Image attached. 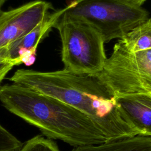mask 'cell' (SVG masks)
I'll list each match as a JSON object with an SVG mask.
<instances>
[{
  "label": "cell",
  "mask_w": 151,
  "mask_h": 151,
  "mask_svg": "<svg viewBox=\"0 0 151 151\" xmlns=\"http://www.w3.org/2000/svg\"><path fill=\"white\" fill-rule=\"evenodd\" d=\"M9 80L83 111L109 141L137 135L121 116L116 96L96 75L75 73L64 68L47 72L22 68Z\"/></svg>",
  "instance_id": "obj_1"
},
{
  "label": "cell",
  "mask_w": 151,
  "mask_h": 151,
  "mask_svg": "<svg viewBox=\"0 0 151 151\" xmlns=\"http://www.w3.org/2000/svg\"><path fill=\"white\" fill-rule=\"evenodd\" d=\"M0 101L48 139L61 140L75 147L109 141L83 111L25 86L15 83L0 86Z\"/></svg>",
  "instance_id": "obj_2"
},
{
  "label": "cell",
  "mask_w": 151,
  "mask_h": 151,
  "mask_svg": "<svg viewBox=\"0 0 151 151\" xmlns=\"http://www.w3.org/2000/svg\"><path fill=\"white\" fill-rule=\"evenodd\" d=\"M61 15L91 25L101 33L104 43L122 39L149 18L145 9L124 0H74L63 9Z\"/></svg>",
  "instance_id": "obj_3"
},
{
  "label": "cell",
  "mask_w": 151,
  "mask_h": 151,
  "mask_svg": "<svg viewBox=\"0 0 151 151\" xmlns=\"http://www.w3.org/2000/svg\"><path fill=\"white\" fill-rule=\"evenodd\" d=\"M54 28L61 41V59L64 69L78 74L96 75L105 65L104 41L91 25L78 19L60 16Z\"/></svg>",
  "instance_id": "obj_4"
},
{
  "label": "cell",
  "mask_w": 151,
  "mask_h": 151,
  "mask_svg": "<svg viewBox=\"0 0 151 151\" xmlns=\"http://www.w3.org/2000/svg\"><path fill=\"white\" fill-rule=\"evenodd\" d=\"M116 97L151 87V49L132 52L119 41L103 70L96 74Z\"/></svg>",
  "instance_id": "obj_5"
},
{
  "label": "cell",
  "mask_w": 151,
  "mask_h": 151,
  "mask_svg": "<svg viewBox=\"0 0 151 151\" xmlns=\"http://www.w3.org/2000/svg\"><path fill=\"white\" fill-rule=\"evenodd\" d=\"M51 4L35 0L0 14V48L24 37L50 14Z\"/></svg>",
  "instance_id": "obj_6"
},
{
  "label": "cell",
  "mask_w": 151,
  "mask_h": 151,
  "mask_svg": "<svg viewBox=\"0 0 151 151\" xmlns=\"http://www.w3.org/2000/svg\"><path fill=\"white\" fill-rule=\"evenodd\" d=\"M116 100L121 116L137 134L151 137V94L123 95Z\"/></svg>",
  "instance_id": "obj_7"
},
{
  "label": "cell",
  "mask_w": 151,
  "mask_h": 151,
  "mask_svg": "<svg viewBox=\"0 0 151 151\" xmlns=\"http://www.w3.org/2000/svg\"><path fill=\"white\" fill-rule=\"evenodd\" d=\"M63 13V9L50 13L32 31L6 46L9 60L18 65L32 62L40 42L46 37Z\"/></svg>",
  "instance_id": "obj_8"
},
{
  "label": "cell",
  "mask_w": 151,
  "mask_h": 151,
  "mask_svg": "<svg viewBox=\"0 0 151 151\" xmlns=\"http://www.w3.org/2000/svg\"><path fill=\"white\" fill-rule=\"evenodd\" d=\"M71 151H151V137L136 135L101 144L78 146Z\"/></svg>",
  "instance_id": "obj_9"
},
{
  "label": "cell",
  "mask_w": 151,
  "mask_h": 151,
  "mask_svg": "<svg viewBox=\"0 0 151 151\" xmlns=\"http://www.w3.org/2000/svg\"><path fill=\"white\" fill-rule=\"evenodd\" d=\"M119 41L129 51L151 49V18H149L127 33Z\"/></svg>",
  "instance_id": "obj_10"
},
{
  "label": "cell",
  "mask_w": 151,
  "mask_h": 151,
  "mask_svg": "<svg viewBox=\"0 0 151 151\" xmlns=\"http://www.w3.org/2000/svg\"><path fill=\"white\" fill-rule=\"evenodd\" d=\"M18 151H60L51 139L37 135L23 143Z\"/></svg>",
  "instance_id": "obj_11"
},
{
  "label": "cell",
  "mask_w": 151,
  "mask_h": 151,
  "mask_svg": "<svg viewBox=\"0 0 151 151\" xmlns=\"http://www.w3.org/2000/svg\"><path fill=\"white\" fill-rule=\"evenodd\" d=\"M22 145L0 123V151H18Z\"/></svg>",
  "instance_id": "obj_12"
},
{
  "label": "cell",
  "mask_w": 151,
  "mask_h": 151,
  "mask_svg": "<svg viewBox=\"0 0 151 151\" xmlns=\"http://www.w3.org/2000/svg\"><path fill=\"white\" fill-rule=\"evenodd\" d=\"M15 64L9 59L0 61V85L8 72L12 70Z\"/></svg>",
  "instance_id": "obj_13"
},
{
  "label": "cell",
  "mask_w": 151,
  "mask_h": 151,
  "mask_svg": "<svg viewBox=\"0 0 151 151\" xmlns=\"http://www.w3.org/2000/svg\"><path fill=\"white\" fill-rule=\"evenodd\" d=\"M9 59L8 48L6 47L0 48V61Z\"/></svg>",
  "instance_id": "obj_14"
},
{
  "label": "cell",
  "mask_w": 151,
  "mask_h": 151,
  "mask_svg": "<svg viewBox=\"0 0 151 151\" xmlns=\"http://www.w3.org/2000/svg\"><path fill=\"white\" fill-rule=\"evenodd\" d=\"M124 1L139 6H141V5L143 4L144 2L146 1V0H124Z\"/></svg>",
  "instance_id": "obj_15"
},
{
  "label": "cell",
  "mask_w": 151,
  "mask_h": 151,
  "mask_svg": "<svg viewBox=\"0 0 151 151\" xmlns=\"http://www.w3.org/2000/svg\"><path fill=\"white\" fill-rule=\"evenodd\" d=\"M139 93H149L151 94V87L145 88L142 89Z\"/></svg>",
  "instance_id": "obj_16"
},
{
  "label": "cell",
  "mask_w": 151,
  "mask_h": 151,
  "mask_svg": "<svg viewBox=\"0 0 151 151\" xmlns=\"http://www.w3.org/2000/svg\"><path fill=\"white\" fill-rule=\"evenodd\" d=\"M6 0H0V14L2 12V6L3 5L5 4V2H6Z\"/></svg>",
  "instance_id": "obj_17"
}]
</instances>
